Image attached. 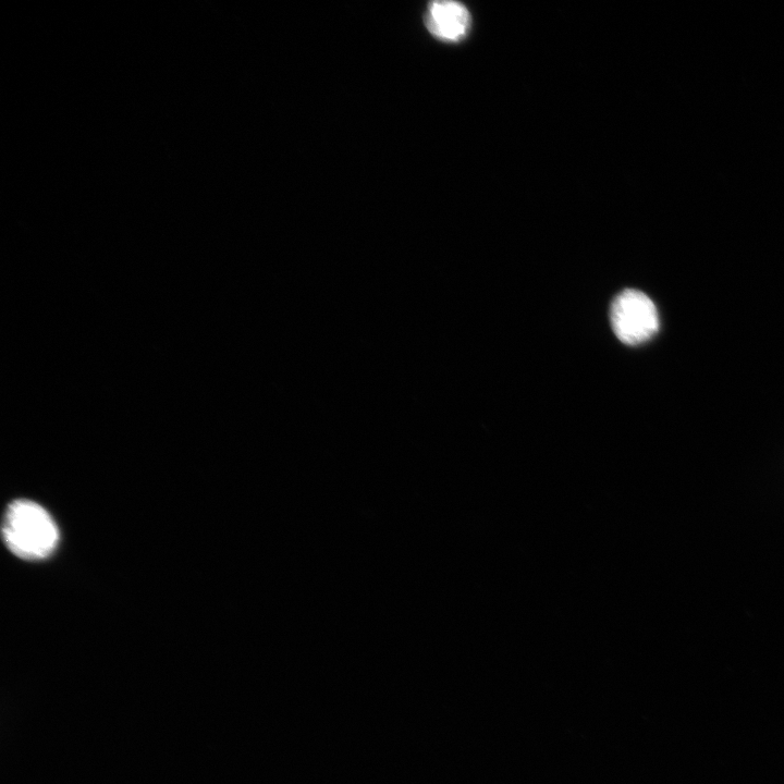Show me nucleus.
Returning <instances> with one entry per match:
<instances>
[{
    "label": "nucleus",
    "mask_w": 784,
    "mask_h": 784,
    "mask_svg": "<svg viewBox=\"0 0 784 784\" xmlns=\"http://www.w3.org/2000/svg\"><path fill=\"white\" fill-rule=\"evenodd\" d=\"M2 537L15 555L38 560L54 550L59 532L52 517L42 506L29 500H15L4 513Z\"/></svg>",
    "instance_id": "obj_1"
},
{
    "label": "nucleus",
    "mask_w": 784,
    "mask_h": 784,
    "mask_svg": "<svg viewBox=\"0 0 784 784\" xmlns=\"http://www.w3.org/2000/svg\"><path fill=\"white\" fill-rule=\"evenodd\" d=\"M610 317L614 333L627 345L649 340L659 329L656 305L645 293L634 289L624 290L613 299Z\"/></svg>",
    "instance_id": "obj_2"
},
{
    "label": "nucleus",
    "mask_w": 784,
    "mask_h": 784,
    "mask_svg": "<svg viewBox=\"0 0 784 784\" xmlns=\"http://www.w3.org/2000/svg\"><path fill=\"white\" fill-rule=\"evenodd\" d=\"M425 25L437 39L458 42L469 33L471 15L468 9L458 1L437 0L427 7Z\"/></svg>",
    "instance_id": "obj_3"
}]
</instances>
